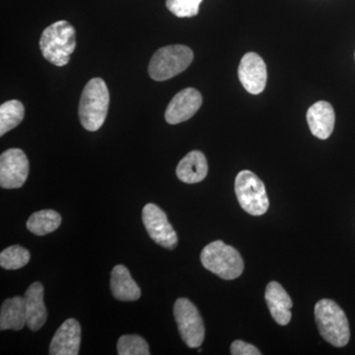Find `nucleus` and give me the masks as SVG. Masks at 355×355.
<instances>
[{
	"mask_svg": "<svg viewBox=\"0 0 355 355\" xmlns=\"http://www.w3.org/2000/svg\"><path fill=\"white\" fill-rule=\"evenodd\" d=\"M40 48L48 62L55 67H64L76 48V29L67 21L53 23L44 30Z\"/></svg>",
	"mask_w": 355,
	"mask_h": 355,
	"instance_id": "nucleus-1",
	"label": "nucleus"
},
{
	"mask_svg": "<svg viewBox=\"0 0 355 355\" xmlns=\"http://www.w3.org/2000/svg\"><path fill=\"white\" fill-rule=\"evenodd\" d=\"M110 94L102 78H93L86 84L79 103L81 125L89 132L101 128L108 114Z\"/></svg>",
	"mask_w": 355,
	"mask_h": 355,
	"instance_id": "nucleus-2",
	"label": "nucleus"
},
{
	"mask_svg": "<svg viewBox=\"0 0 355 355\" xmlns=\"http://www.w3.org/2000/svg\"><path fill=\"white\" fill-rule=\"evenodd\" d=\"M315 319L324 340L336 347H345L349 342V324L345 312L335 301L322 299L315 306Z\"/></svg>",
	"mask_w": 355,
	"mask_h": 355,
	"instance_id": "nucleus-3",
	"label": "nucleus"
},
{
	"mask_svg": "<svg viewBox=\"0 0 355 355\" xmlns=\"http://www.w3.org/2000/svg\"><path fill=\"white\" fill-rule=\"evenodd\" d=\"M200 261L207 270L222 279H238L244 270V261L239 252L220 240L203 248Z\"/></svg>",
	"mask_w": 355,
	"mask_h": 355,
	"instance_id": "nucleus-4",
	"label": "nucleus"
},
{
	"mask_svg": "<svg viewBox=\"0 0 355 355\" xmlns=\"http://www.w3.org/2000/svg\"><path fill=\"white\" fill-rule=\"evenodd\" d=\"M193 60L189 46L172 44L159 49L149 62L148 73L155 81H166L184 71Z\"/></svg>",
	"mask_w": 355,
	"mask_h": 355,
	"instance_id": "nucleus-5",
	"label": "nucleus"
},
{
	"mask_svg": "<svg viewBox=\"0 0 355 355\" xmlns=\"http://www.w3.org/2000/svg\"><path fill=\"white\" fill-rule=\"evenodd\" d=\"M236 197L245 211L253 216H261L270 207L265 184L249 170L237 175L235 180Z\"/></svg>",
	"mask_w": 355,
	"mask_h": 355,
	"instance_id": "nucleus-6",
	"label": "nucleus"
},
{
	"mask_svg": "<svg viewBox=\"0 0 355 355\" xmlns=\"http://www.w3.org/2000/svg\"><path fill=\"white\" fill-rule=\"evenodd\" d=\"M174 316L184 343L191 349L200 347L205 340V324L195 305L189 299L179 298L174 305Z\"/></svg>",
	"mask_w": 355,
	"mask_h": 355,
	"instance_id": "nucleus-7",
	"label": "nucleus"
},
{
	"mask_svg": "<svg viewBox=\"0 0 355 355\" xmlns=\"http://www.w3.org/2000/svg\"><path fill=\"white\" fill-rule=\"evenodd\" d=\"M142 221L147 233L154 242L166 249L174 250L178 245V236L167 216L154 203H148L142 210Z\"/></svg>",
	"mask_w": 355,
	"mask_h": 355,
	"instance_id": "nucleus-8",
	"label": "nucleus"
},
{
	"mask_svg": "<svg viewBox=\"0 0 355 355\" xmlns=\"http://www.w3.org/2000/svg\"><path fill=\"white\" fill-rule=\"evenodd\" d=\"M29 175V161L24 151L11 148L0 156V186L3 189H19Z\"/></svg>",
	"mask_w": 355,
	"mask_h": 355,
	"instance_id": "nucleus-9",
	"label": "nucleus"
},
{
	"mask_svg": "<svg viewBox=\"0 0 355 355\" xmlns=\"http://www.w3.org/2000/svg\"><path fill=\"white\" fill-rule=\"evenodd\" d=\"M202 104V94L195 88H186L175 95L165 112V120L177 125L190 120Z\"/></svg>",
	"mask_w": 355,
	"mask_h": 355,
	"instance_id": "nucleus-10",
	"label": "nucleus"
},
{
	"mask_svg": "<svg viewBox=\"0 0 355 355\" xmlns=\"http://www.w3.org/2000/svg\"><path fill=\"white\" fill-rule=\"evenodd\" d=\"M238 76L242 85L251 94H260L266 88L268 79L266 65L258 53H248L242 58Z\"/></svg>",
	"mask_w": 355,
	"mask_h": 355,
	"instance_id": "nucleus-11",
	"label": "nucleus"
},
{
	"mask_svg": "<svg viewBox=\"0 0 355 355\" xmlns=\"http://www.w3.org/2000/svg\"><path fill=\"white\" fill-rule=\"evenodd\" d=\"M81 343V327L76 319H69L58 328L51 340V355H77Z\"/></svg>",
	"mask_w": 355,
	"mask_h": 355,
	"instance_id": "nucleus-12",
	"label": "nucleus"
},
{
	"mask_svg": "<svg viewBox=\"0 0 355 355\" xmlns=\"http://www.w3.org/2000/svg\"><path fill=\"white\" fill-rule=\"evenodd\" d=\"M307 121L311 132L320 139L331 137L335 128L336 114L330 103H315L307 112Z\"/></svg>",
	"mask_w": 355,
	"mask_h": 355,
	"instance_id": "nucleus-13",
	"label": "nucleus"
},
{
	"mask_svg": "<svg viewBox=\"0 0 355 355\" xmlns=\"http://www.w3.org/2000/svg\"><path fill=\"white\" fill-rule=\"evenodd\" d=\"M265 298L270 315L280 326H286L291 320L292 300L279 282H272L266 288Z\"/></svg>",
	"mask_w": 355,
	"mask_h": 355,
	"instance_id": "nucleus-14",
	"label": "nucleus"
},
{
	"mask_svg": "<svg viewBox=\"0 0 355 355\" xmlns=\"http://www.w3.org/2000/svg\"><path fill=\"white\" fill-rule=\"evenodd\" d=\"M27 327L31 331H38L46 323L48 313L44 302V286L41 282H34L24 295Z\"/></svg>",
	"mask_w": 355,
	"mask_h": 355,
	"instance_id": "nucleus-15",
	"label": "nucleus"
},
{
	"mask_svg": "<svg viewBox=\"0 0 355 355\" xmlns=\"http://www.w3.org/2000/svg\"><path fill=\"white\" fill-rule=\"evenodd\" d=\"M209 172L207 158L200 151L187 154L178 164L176 173L179 180L186 184H197L203 181Z\"/></svg>",
	"mask_w": 355,
	"mask_h": 355,
	"instance_id": "nucleus-16",
	"label": "nucleus"
},
{
	"mask_svg": "<svg viewBox=\"0 0 355 355\" xmlns=\"http://www.w3.org/2000/svg\"><path fill=\"white\" fill-rule=\"evenodd\" d=\"M111 291L114 298L120 301H137L141 292L125 266H114L111 275Z\"/></svg>",
	"mask_w": 355,
	"mask_h": 355,
	"instance_id": "nucleus-17",
	"label": "nucleus"
},
{
	"mask_svg": "<svg viewBox=\"0 0 355 355\" xmlns=\"http://www.w3.org/2000/svg\"><path fill=\"white\" fill-rule=\"evenodd\" d=\"M27 326L24 297L15 296L4 301L0 311V330L20 331Z\"/></svg>",
	"mask_w": 355,
	"mask_h": 355,
	"instance_id": "nucleus-18",
	"label": "nucleus"
},
{
	"mask_svg": "<svg viewBox=\"0 0 355 355\" xmlns=\"http://www.w3.org/2000/svg\"><path fill=\"white\" fill-rule=\"evenodd\" d=\"M62 216L58 212L51 209L40 210L29 217L27 229L33 234L44 236L53 232L60 227Z\"/></svg>",
	"mask_w": 355,
	"mask_h": 355,
	"instance_id": "nucleus-19",
	"label": "nucleus"
},
{
	"mask_svg": "<svg viewBox=\"0 0 355 355\" xmlns=\"http://www.w3.org/2000/svg\"><path fill=\"white\" fill-rule=\"evenodd\" d=\"M25 116V108L18 100H10L0 106V135L20 125Z\"/></svg>",
	"mask_w": 355,
	"mask_h": 355,
	"instance_id": "nucleus-20",
	"label": "nucleus"
},
{
	"mask_svg": "<svg viewBox=\"0 0 355 355\" xmlns=\"http://www.w3.org/2000/svg\"><path fill=\"white\" fill-rule=\"evenodd\" d=\"M30 253L25 248L11 246L6 248L0 254V266L7 270H19L30 261Z\"/></svg>",
	"mask_w": 355,
	"mask_h": 355,
	"instance_id": "nucleus-21",
	"label": "nucleus"
},
{
	"mask_svg": "<svg viewBox=\"0 0 355 355\" xmlns=\"http://www.w3.org/2000/svg\"><path fill=\"white\" fill-rule=\"evenodd\" d=\"M120 355H149L148 343L139 336L125 335L121 336L116 345Z\"/></svg>",
	"mask_w": 355,
	"mask_h": 355,
	"instance_id": "nucleus-22",
	"label": "nucleus"
},
{
	"mask_svg": "<svg viewBox=\"0 0 355 355\" xmlns=\"http://www.w3.org/2000/svg\"><path fill=\"white\" fill-rule=\"evenodd\" d=\"M202 2V0H166V6L177 17H193L198 15Z\"/></svg>",
	"mask_w": 355,
	"mask_h": 355,
	"instance_id": "nucleus-23",
	"label": "nucleus"
},
{
	"mask_svg": "<svg viewBox=\"0 0 355 355\" xmlns=\"http://www.w3.org/2000/svg\"><path fill=\"white\" fill-rule=\"evenodd\" d=\"M231 354L261 355V352L254 345H251V343L242 342V340H235L231 345Z\"/></svg>",
	"mask_w": 355,
	"mask_h": 355,
	"instance_id": "nucleus-24",
	"label": "nucleus"
}]
</instances>
